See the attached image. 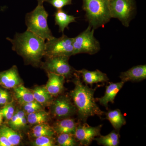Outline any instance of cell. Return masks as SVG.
Here are the masks:
<instances>
[{"label": "cell", "mask_w": 146, "mask_h": 146, "mask_svg": "<svg viewBox=\"0 0 146 146\" xmlns=\"http://www.w3.org/2000/svg\"><path fill=\"white\" fill-rule=\"evenodd\" d=\"M7 39L12 44L13 50L33 65H39L45 55V40L31 32L16 33L13 39Z\"/></svg>", "instance_id": "cell-2"}, {"label": "cell", "mask_w": 146, "mask_h": 146, "mask_svg": "<svg viewBox=\"0 0 146 146\" xmlns=\"http://www.w3.org/2000/svg\"><path fill=\"white\" fill-rule=\"evenodd\" d=\"M102 127V125L96 127L90 126L86 123L78 124L74 135L80 145L89 146L96 136L101 135Z\"/></svg>", "instance_id": "cell-10"}, {"label": "cell", "mask_w": 146, "mask_h": 146, "mask_svg": "<svg viewBox=\"0 0 146 146\" xmlns=\"http://www.w3.org/2000/svg\"><path fill=\"white\" fill-rule=\"evenodd\" d=\"M32 133L35 138L43 136L53 137L56 133L53 128L47 123L36 125L33 128Z\"/></svg>", "instance_id": "cell-23"}, {"label": "cell", "mask_w": 146, "mask_h": 146, "mask_svg": "<svg viewBox=\"0 0 146 146\" xmlns=\"http://www.w3.org/2000/svg\"><path fill=\"white\" fill-rule=\"evenodd\" d=\"M56 142L60 146H75L80 145L74 134L61 133L58 134Z\"/></svg>", "instance_id": "cell-26"}, {"label": "cell", "mask_w": 146, "mask_h": 146, "mask_svg": "<svg viewBox=\"0 0 146 146\" xmlns=\"http://www.w3.org/2000/svg\"><path fill=\"white\" fill-rule=\"evenodd\" d=\"M95 30L89 25L83 32L73 37V55L78 54L93 55L100 50V45L94 36Z\"/></svg>", "instance_id": "cell-5"}, {"label": "cell", "mask_w": 146, "mask_h": 146, "mask_svg": "<svg viewBox=\"0 0 146 146\" xmlns=\"http://www.w3.org/2000/svg\"><path fill=\"white\" fill-rule=\"evenodd\" d=\"M33 145L35 146H55V141L53 137L43 136L37 137Z\"/></svg>", "instance_id": "cell-28"}, {"label": "cell", "mask_w": 146, "mask_h": 146, "mask_svg": "<svg viewBox=\"0 0 146 146\" xmlns=\"http://www.w3.org/2000/svg\"><path fill=\"white\" fill-rule=\"evenodd\" d=\"M82 9L89 26L94 30L104 27L111 19L109 0H82Z\"/></svg>", "instance_id": "cell-3"}, {"label": "cell", "mask_w": 146, "mask_h": 146, "mask_svg": "<svg viewBox=\"0 0 146 146\" xmlns=\"http://www.w3.org/2000/svg\"><path fill=\"white\" fill-rule=\"evenodd\" d=\"M25 112L23 110H18L9 121V125L14 130H18L25 127L27 125Z\"/></svg>", "instance_id": "cell-22"}, {"label": "cell", "mask_w": 146, "mask_h": 146, "mask_svg": "<svg viewBox=\"0 0 146 146\" xmlns=\"http://www.w3.org/2000/svg\"><path fill=\"white\" fill-rule=\"evenodd\" d=\"M0 134L5 136L12 146L18 145L21 143L22 136L21 134L5 125L0 126Z\"/></svg>", "instance_id": "cell-21"}, {"label": "cell", "mask_w": 146, "mask_h": 146, "mask_svg": "<svg viewBox=\"0 0 146 146\" xmlns=\"http://www.w3.org/2000/svg\"><path fill=\"white\" fill-rule=\"evenodd\" d=\"M106 119L111 123L116 130H119L123 125H125L126 120L120 110H110L105 113Z\"/></svg>", "instance_id": "cell-19"}, {"label": "cell", "mask_w": 146, "mask_h": 146, "mask_svg": "<svg viewBox=\"0 0 146 146\" xmlns=\"http://www.w3.org/2000/svg\"><path fill=\"white\" fill-rule=\"evenodd\" d=\"M22 106L23 111L25 112L26 115L41 110L43 109V107L42 105L36 100L26 103L22 104Z\"/></svg>", "instance_id": "cell-27"}, {"label": "cell", "mask_w": 146, "mask_h": 146, "mask_svg": "<svg viewBox=\"0 0 146 146\" xmlns=\"http://www.w3.org/2000/svg\"><path fill=\"white\" fill-rule=\"evenodd\" d=\"M46 1V0H37L38 5H43V3Z\"/></svg>", "instance_id": "cell-33"}, {"label": "cell", "mask_w": 146, "mask_h": 146, "mask_svg": "<svg viewBox=\"0 0 146 146\" xmlns=\"http://www.w3.org/2000/svg\"><path fill=\"white\" fill-rule=\"evenodd\" d=\"M48 13L43 5H38L34 10L26 15L27 30L45 40L52 39L54 36L48 25Z\"/></svg>", "instance_id": "cell-4"}, {"label": "cell", "mask_w": 146, "mask_h": 146, "mask_svg": "<svg viewBox=\"0 0 146 146\" xmlns=\"http://www.w3.org/2000/svg\"><path fill=\"white\" fill-rule=\"evenodd\" d=\"M76 71L79 75H81L82 81L86 85H90L91 86H92L94 84L106 82L109 80L106 74L98 70L90 71L86 69H82Z\"/></svg>", "instance_id": "cell-12"}, {"label": "cell", "mask_w": 146, "mask_h": 146, "mask_svg": "<svg viewBox=\"0 0 146 146\" xmlns=\"http://www.w3.org/2000/svg\"><path fill=\"white\" fill-rule=\"evenodd\" d=\"M21 79L16 66L0 72V84L6 89H12L20 84Z\"/></svg>", "instance_id": "cell-11"}, {"label": "cell", "mask_w": 146, "mask_h": 146, "mask_svg": "<svg viewBox=\"0 0 146 146\" xmlns=\"http://www.w3.org/2000/svg\"><path fill=\"white\" fill-rule=\"evenodd\" d=\"M78 124L74 119L66 118L57 121L53 128L55 133L58 134L67 133L74 135Z\"/></svg>", "instance_id": "cell-16"}, {"label": "cell", "mask_w": 146, "mask_h": 146, "mask_svg": "<svg viewBox=\"0 0 146 146\" xmlns=\"http://www.w3.org/2000/svg\"><path fill=\"white\" fill-rule=\"evenodd\" d=\"M27 121L31 125H37L47 123L49 119V115L43 109L28 114Z\"/></svg>", "instance_id": "cell-25"}, {"label": "cell", "mask_w": 146, "mask_h": 146, "mask_svg": "<svg viewBox=\"0 0 146 146\" xmlns=\"http://www.w3.org/2000/svg\"><path fill=\"white\" fill-rule=\"evenodd\" d=\"M9 97V94L7 91L0 89V106H4L8 103Z\"/></svg>", "instance_id": "cell-31"}, {"label": "cell", "mask_w": 146, "mask_h": 146, "mask_svg": "<svg viewBox=\"0 0 146 146\" xmlns=\"http://www.w3.org/2000/svg\"><path fill=\"white\" fill-rule=\"evenodd\" d=\"M111 18H117L123 25L128 27L136 12L135 0H109Z\"/></svg>", "instance_id": "cell-6"}, {"label": "cell", "mask_w": 146, "mask_h": 146, "mask_svg": "<svg viewBox=\"0 0 146 146\" xmlns=\"http://www.w3.org/2000/svg\"><path fill=\"white\" fill-rule=\"evenodd\" d=\"M75 76V87L70 94L80 119L85 123L89 117L97 115L101 117L104 112L97 105L94 98V94L97 88L93 89L86 84H84L77 71Z\"/></svg>", "instance_id": "cell-1"}, {"label": "cell", "mask_w": 146, "mask_h": 146, "mask_svg": "<svg viewBox=\"0 0 146 146\" xmlns=\"http://www.w3.org/2000/svg\"><path fill=\"white\" fill-rule=\"evenodd\" d=\"M13 89L15 97L21 104L35 100L31 90L27 89L23 85L19 84Z\"/></svg>", "instance_id": "cell-20"}, {"label": "cell", "mask_w": 146, "mask_h": 146, "mask_svg": "<svg viewBox=\"0 0 146 146\" xmlns=\"http://www.w3.org/2000/svg\"><path fill=\"white\" fill-rule=\"evenodd\" d=\"M99 136L94 139L99 145L104 146H117L119 144V134L115 131H112L106 136L100 135Z\"/></svg>", "instance_id": "cell-24"}, {"label": "cell", "mask_w": 146, "mask_h": 146, "mask_svg": "<svg viewBox=\"0 0 146 146\" xmlns=\"http://www.w3.org/2000/svg\"><path fill=\"white\" fill-rule=\"evenodd\" d=\"M73 37H69L63 34L60 37L54 36L47 40L45 44V56H71L73 55Z\"/></svg>", "instance_id": "cell-7"}, {"label": "cell", "mask_w": 146, "mask_h": 146, "mask_svg": "<svg viewBox=\"0 0 146 146\" xmlns=\"http://www.w3.org/2000/svg\"><path fill=\"white\" fill-rule=\"evenodd\" d=\"M3 117L1 113L0 112V126L2 125V124L3 123Z\"/></svg>", "instance_id": "cell-34"}, {"label": "cell", "mask_w": 146, "mask_h": 146, "mask_svg": "<svg viewBox=\"0 0 146 146\" xmlns=\"http://www.w3.org/2000/svg\"><path fill=\"white\" fill-rule=\"evenodd\" d=\"M55 24L59 28V32H64L65 29L68 28L71 23H75L76 17L68 14L62 9H57L54 13Z\"/></svg>", "instance_id": "cell-17"}, {"label": "cell", "mask_w": 146, "mask_h": 146, "mask_svg": "<svg viewBox=\"0 0 146 146\" xmlns=\"http://www.w3.org/2000/svg\"><path fill=\"white\" fill-rule=\"evenodd\" d=\"M0 146H12L5 136L0 134Z\"/></svg>", "instance_id": "cell-32"}, {"label": "cell", "mask_w": 146, "mask_h": 146, "mask_svg": "<svg viewBox=\"0 0 146 146\" xmlns=\"http://www.w3.org/2000/svg\"><path fill=\"white\" fill-rule=\"evenodd\" d=\"M56 9H61L66 5L72 4V0H46Z\"/></svg>", "instance_id": "cell-30"}, {"label": "cell", "mask_w": 146, "mask_h": 146, "mask_svg": "<svg viewBox=\"0 0 146 146\" xmlns=\"http://www.w3.org/2000/svg\"><path fill=\"white\" fill-rule=\"evenodd\" d=\"M125 82L121 81L117 83L110 82L106 86L104 96L100 98L96 99L97 101L99 102L100 104L108 108V104L110 102L113 103L114 100L117 94L122 88Z\"/></svg>", "instance_id": "cell-15"}, {"label": "cell", "mask_w": 146, "mask_h": 146, "mask_svg": "<svg viewBox=\"0 0 146 146\" xmlns=\"http://www.w3.org/2000/svg\"><path fill=\"white\" fill-rule=\"evenodd\" d=\"M121 81L125 83L128 81L139 82L146 78V65L133 66L125 72L121 73Z\"/></svg>", "instance_id": "cell-13"}, {"label": "cell", "mask_w": 146, "mask_h": 146, "mask_svg": "<svg viewBox=\"0 0 146 146\" xmlns=\"http://www.w3.org/2000/svg\"><path fill=\"white\" fill-rule=\"evenodd\" d=\"M70 57L64 56L47 57L42 66L47 72L64 76L65 78L70 77L76 72L69 64Z\"/></svg>", "instance_id": "cell-8"}, {"label": "cell", "mask_w": 146, "mask_h": 146, "mask_svg": "<svg viewBox=\"0 0 146 146\" xmlns=\"http://www.w3.org/2000/svg\"><path fill=\"white\" fill-rule=\"evenodd\" d=\"M48 81L46 87L52 96H57L60 95L64 89L65 77L63 76L54 73L47 72Z\"/></svg>", "instance_id": "cell-14"}, {"label": "cell", "mask_w": 146, "mask_h": 146, "mask_svg": "<svg viewBox=\"0 0 146 146\" xmlns=\"http://www.w3.org/2000/svg\"><path fill=\"white\" fill-rule=\"evenodd\" d=\"M3 117L7 121L11 119L15 113V108L13 103L7 104L3 108L0 110Z\"/></svg>", "instance_id": "cell-29"}, {"label": "cell", "mask_w": 146, "mask_h": 146, "mask_svg": "<svg viewBox=\"0 0 146 146\" xmlns=\"http://www.w3.org/2000/svg\"><path fill=\"white\" fill-rule=\"evenodd\" d=\"M51 106L52 115L58 119L69 118L77 112L74 104L66 96H58L53 100Z\"/></svg>", "instance_id": "cell-9"}, {"label": "cell", "mask_w": 146, "mask_h": 146, "mask_svg": "<svg viewBox=\"0 0 146 146\" xmlns=\"http://www.w3.org/2000/svg\"><path fill=\"white\" fill-rule=\"evenodd\" d=\"M34 99L42 106L51 104L53 100V96L49 93L46 86H36L31 90Z\"/></svg>", "instance_id": "cell-18"}]
</instances>
